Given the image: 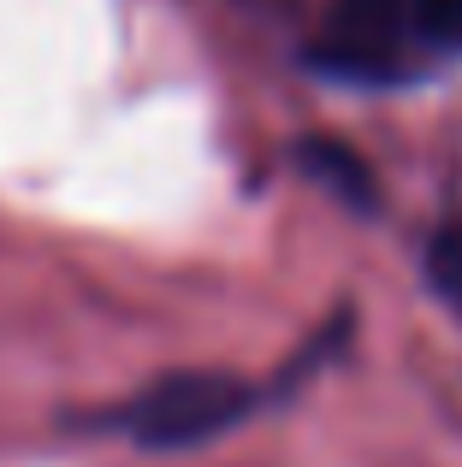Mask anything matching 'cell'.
Returning a JSON list of instances; mask_svg holds the SVG:
<instances>
[{
	"label": "cell",
	"instance_id": "obj_1",
	"mask_svg": "<svg viewBox=\"0 0 462 467\" xmlns=\"http://www.w3.org/2000/svg\"><path fill=\"white\" fill-rule=\"evenodd\" d=\"M462 59V0H332L302 66L326 83L404 89Z\"/></svg>",
	"mask_w": 462,
	"mask_h": 467
},
{
	"label": "cell",
	"instance_id": "obj_4",
	"mask_svg": "<svg viewBox=\"0 0 462 467\" xmlns=\"http://www.w3.org/2000/svg\"><path fill=\"white\" fill-rule=\"evenodd\" d=\"M427 285L439 290V302H451L462 314V219H445L427 243Z\"/></svg>",
	"mask_w": 462,
	"mask_h": 467
},
{
	"label": "cell",
	"instance_id": "obj_3",
	"mask_svg": "<svg viewBox=\"0 0 462 467\" xmlns=\"http://www.w3.org/2000/svg\"><path fill=\"white\" fill-rule=\"evenodd\" d=\"M297 166L309 171L320 190H332L344 207H356V213H373V207H380V183H373L368 160H362L356 149H344V142H332V137H302L297 142Z\"/></svg>",
	"mask_w": 462,
	"mask_h": 467
},
{
	"label": "cell",
	"instance_id": "obj_2",
	"mask_svg": "<svg viewBox=\"0 0 462 467\" xmlns=\"http://www.w3.org/2000/svg\"><path fill=\"white\" fill-rule=\"evenodd\" d=\"M255 409L261 390L231 373H166L119 409V426L142 450H196L243 426Z\"/></svg>",
	"mask_w": 462,
	"mask_h": 467
}]
</instances>
